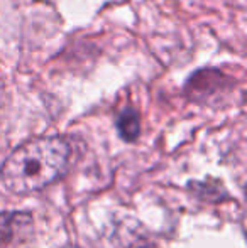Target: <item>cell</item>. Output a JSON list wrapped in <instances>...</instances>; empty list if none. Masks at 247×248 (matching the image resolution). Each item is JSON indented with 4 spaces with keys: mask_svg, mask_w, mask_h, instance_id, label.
I'll list each match as a JSON object with an SVG mask.
<instances>
[{
    "mask_svg": "<svg viewBox=\"0 0 247 248\" xmlns=\"http://www.w3.org/2000/svg\"><path fill=\"white\" fill-rule=\"evenodd\" d=\"M71 147L63 137H37L17 147L0 167V181L14 194L41 191L69 167Z\"/></svg>",
    "mask_w": 247,
    "mask_h": 248,
    "instance_id": "1",
    "label": "cell"
},
{
    "mask_svg": "<svg viewBox=\"0 0 247 248\" xmlns=\"http://www.w3.org/2000/svg\"><path fill=\"white\" fill-rule=\"evenodd\" d=\"M33 233V216L26 211L0 213V242L17 243L27 240Z\"/></svg>",
    "mask_w": 247,
    "mask_h": 248,
    "instance_id": "2",
    "label": "cell"
},
{
    "mask_svg": "<svg viewBox=\"0 0 247 248\" xmlns=\"http://www.w3.org/2000/svg\"><path fill=\"white\" fill-rule=\"evenodd\" d=\"M117 130L125 142H135L141 134V122L139 115L132 108H125L117 117Z\"/></svg>",
    "mask_w": 247,
    "mask_h": 248,
    "instance_id": "3",
    "label": "cell"
},
{
    "mask_svg": "<svg viewBox=\"0 0 247 248\" xmlns=\"http://www.w3.org/2000/svg\"><path fill=\"white\" fill-rule=\"evenodd\" d=\"M65 248H76V247H65Z\"/></svg>",
    "mask_w": 247,
    "mask_h": 248,
    "instance_id": "4",
    "label": "cell"
}]
</instances>
